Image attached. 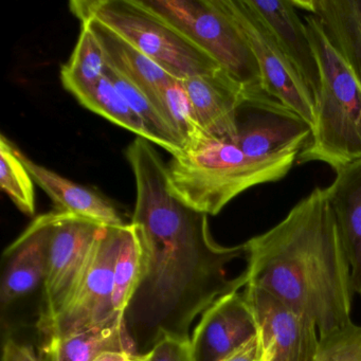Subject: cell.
<instances>
[{"label":"cell","mask_w":361,"mask_h":361,"mask_svg":"<svg viewBox=\"0 0 361 361\" xmlns=\"http://www.w3.org/2000/svg\"><path fill=\"white\" fill-rule=\"evenodd\" d=\"M45 352L51 361H96L103 355L111 353L139 356L135 342L126 329L124 314L105 324L64 339L47 342Z\"/></svg>","instance_id":"20"},{"label":"cell","mask_w":361,"mask_h":361,"mask_svg":"<svg viewBox=\"0 0 361 361\" xmlns=\"http://www.w3.org/2000/svg\"><path fill=\"white\" fill-rule=\"evenodd\" d=\"M35 180L20 159V149L5 136L0 137V188L28 216L35 215Z\"/></svg>","instance_id":"25"},{"label":"cell","mask_w":361,"mask_h":361,"mask_svg":"<svg viewBox=\"0 0 361 361\" xmlns=\"http://www.w3.org/2000/svg\"><path fill=\"white\" fill-rule=\"evenodd\" d=\"M316 361H361V326L352 322L321 337Z\"/></svg>","instance_id":"27"},{"label":"cell","mask_w":361,"mask_h":361,"mask_svg":"<svg viewBox=\"0 0 361 361\" xmlns=\"http://www.w3.org/2000/svg\"><path fill=\"white\" fill-rule=\"evenodd\" d=\"M143 361H145V359H143Z\"/></svg>","instance_id":"33"},{"label":"cell","mask_w":361,"mask_h":361,"mask_svg":"<svg viewBox=\"0 0 361 361\" xmlns=\"http://www.w3.org/2000/svg\"><path fill=\"white\" fill-rule=\"evenodd\" d=\"M139 1L214 59L247 92H264L252 49L221 0Z\"/></svg>","instance_id":"6"},{"label":"cell","mask_w":361,"mask_h":361,"mask_svg":"<svg viewBox=\"0 0 361 361\" xmlns=\"http://www.w3.org/2000/svg\"><path fill=\"white\" fill-rule=\"evenodd\" d=\"M141 270V245L134 224L122 230L121 245L114 270L113 305L124 314L138 284Z\"/></svg>","instance_id":"26"},{"label":"cell","mask_w":361,"mask_h":361,"mask_svg":"<svg viewBox=\"0 0 361 361\" xmlns=\"http://www.w3.org/2000/svg\"><path fill=\"white\" fill-rule=\"evenodd\" d=\"M145 361H193L190 340L166 338L145 355Z\"/></svg>","instance_id":"28"},{"label":"cell","mask_w":361,"mask_h":361,"mask_svg":"<svg viewBox=\"0 0 361 361\" xmlns=\"http://www.w3.org/2000/svg\"><path fill=\"white\" fill-rule=\"evenodd\" d=\"M259 334L244 293L224 295L200 317L190 338L193 361H221Z\"/></svg>","instance_id":"13"},{"label":"cell","mask_w":361,"mask_h":361,"mask_svg":"<svg viewBox=\"0 0 361 361\" xmlns=\"http://www.w3.org/2000/svg\"><path fill=\"white\" fill-rule=\"evenodd\" d=\"M143 357L123 354V353H111V354L103 355L102 357L97 359L96 361H140Z\"/></svg>","instance_id":"31"},{"label":"cell","mask_w":361,"mask_h":361,"mask_svg":"<svg viewBox=\"0 0 361 361\" xmlns=\"http://www.w3.org/2000/svg\"><path fill=\"white\" fill-rule=\"evenodd\" d=\"M324 190L350 264L353 290L361 295V160L337 171Z\"/></svg>","instance_id":"17"},{"label":"cell","mask_w":361,"mask_h":361,"mask_svg":"<svg viewBox=\"0 0 361 361\" xmlns=\"http://www.w3.org/2000/svg\"><path fill=\"white\" fill-rule=\"evenodd\" d=\"M104 226L56 210L37 327L43 333L81 283Z\"/></svg>","instance_id":"8"},{"label":"cell","mask_w":361,"mask_h":361,"mask_svg":"<svg viewBox=\"0 0 361 361\" xmlns=\"http://www.w3.org/2000/svg\"><path fill=\"white\" fill-rule=\"evenodd\" d=\"M73 97L79 101L80 104L92 113L98 114L120 128L134 133L139 138L156 145L155 136L149 132L106 75L90 90Z\"/></svg>","instance_id":"22"},{"label":"cell","mask_w":361,"mask_h":361,"mask_svg":"<svg viewBox=\"0 0 361 361\" xmlns=\"http://www.w3.org/2000/svg\"><path fill=\"white\" fill-rule=\"evenodd\" d=\"M80 22L85 23L92 29L104 50L107 63L140 88L161 113L160 94L176 78L102 23L94 18Z\"/></svg>","instance_id":"18"},{"label":"cell","mask_w":361,"mask_h":361,"mask_svg":"<svg viewBox=\"0 0 361 361\" xmlns=\"http://www.w3.org/2000/svg\"><path fill=\"white\" fill-rule=\"evenodd\" d=\"M257 59L264 92L297 113L312 128L316 122V102L271 31L253 11L247 0H221Z\"/></svg>","instance_id":"9"},{"label":"cell","mask_w":361,"mask_h":361,"mask_svg":"<svg viewBox=\"0 0 361 361\" xmlns=\"http://www.w3.org/2000/svg\"><path fill=\"white\" fill-rule=\"evenodd\" d=\"M136 183L132 224L141 245V270L124 312L139 356L166 338L190 340L195 321L229 293L248 284L246 269L231 278L230 264L245 259V245L213 238L209 215L172 193L166 164L153 143L136 137L126 149Z\"/></svg>","instance_id":"1"},{"label":"cell","mask_w":361,"mask_h":361,"mask_svg":"<svg viewBox=\"0 0 361 361\" xmlns=\"http://www.w3.org/2000/svg\"><path fill=\"white\" fill-rule=\"evenodd\" d=\"M143 359H145V357H143V358H142V359H141V360H140V361H143Z\"/></svg>","instance_id":"32"},{"label":"cell","mask_w":361,"mask_h":361,"mask_svg":"<svg viewBox=\"0 0 361 361\" xmlns=\"http://www.w3.org/2000/svg\"><path fill=\"white\" fill-rule=\"evenodd\" d=\"M319 71L316 122L298 164L319 161L337 172L361 160V84L314 16H304Z\"/></svg>","instance_id":"4"},{"label":"cell","mask_w":361,"mask_h":361,"mask_svg":"<svg viewBox=\"0 0 361 361\" xmlns=\"http://www.w3.org/2000/svg\"><path fill=\"white\" fill-rule=\"evenodd\" d=\"M299 154L251 158L238 145L211 137L197 149L172 156L166 164L169 185L183 204L217 215L246 190L284 178Z\"/></svg>","instance_id":"3"},{"label":"cell","mask_w":361,"mask_h":361,"mask_svg":"<svg viewBox=\"0 0 361 361\" xmlns=\"http://www.w3.org/2000/svg\"><path fill=\"white\" fill-rule=\"evenodd\" d=\"M3 361H41L29 346L8 338L4 343Z\"/></svg>","instance_id":"30"},{"label":"cell","mask_w":361,"mask_h":361,"mask_svg":"<svg viewBox=\"0 0 361 361\" xmlns=\"http://www.w3.org/2000/svg\"><path fill=\"white\" fill-rule=\"evenodd\" d=\"M312 133L303 118L265 92H247L238 109L236 145L251 158L300 153Z\"/></svg>","instance_id":"10"},{"label":"cell","mask_w":361,"mask_h":361,"mask_svg":"<svg viewBox=\"0 0 361 361\" xmlns=\"http://www.w3.org/2000/svg\"><path fill=\"white\" fill-rule=\"evenodd\" d=\"M314 16L361 84V0H293Z\"/></svg>","instance_id":"19"},{"label":"cell","mask_w":361,"mask_h":361,"mask_svg":"<svg viewBox=\"0 0 361 361\" xmlns=\"http://www.w3.org/2000/svg\"><path fill=\"white\" fill-rule=\"evenodd\" d=\"M162 115L183 145V152L197 149L210 135L200 126L181 80L174 79L160 94Z\"/></svg>","instance_id":"24"},{"label":"cell","mask_w":361,"mask_h":361,"mask_svg":"<svg viewBox=\"0 0 361 361\" xmlns=\"http://www.w3.org/2000/svg\"><path fill=\"white\" fill-rule=\"evenodd\" d=\"M253 11L271 31L276 43L299 73L314 102L320 90V71L316 54L293 0H247Z\"/></svg>","instance_id":"15"},{"label":"cell","mask_w":361,"mask_h":361,"mask_svg":"<svg viewBox=\"0 0 361 361\" xmlns=\"http://www.w3.org/2000/svg\"><path fill=\"white\" fill-rule=\"evenodd\" d=\"M181 82L202 128L213 138L236 145L238 111L246 87L223 67Z\"/></svg>","instance_id":"14"},{"label":"cell","mask_w":361,"mask_h":361,"mask_svg":"<svg viewBox=\"0 0 361 361\" xmlns=\"http://www.w3.org/2000/svg\"><path fill=\"white\" fill-rule=\"evenodd\" d=\"M123 227L103 228L77 290L43 331L47 342L105 324L121 314L111 299Z\"/></svg>","instance_id":"7"},{"label":"cell","mask_w":361,"mask_h":361,"mask_svg":"<svg viewBox=\"0 0 361 361\" xmlns=\"http://www.w3.org/2000/svg\"><path fill=\"white\" fill-rule=\"evenodd\" d=\"M107 60L94 33L81 23V33L73 54L61 69V81L73 96L90 90L105 75Z\"/></svg>","instance_id":"21"},{"label":"cell","mask_w":361,"mask_h":361,"mask_svg":"<svg viewBox=\"0 0 361 361\" xmlns=\"http://www.w3.org/2000/svg\"><path fill=\"white\" fill-rule=\"evenodd\" d=\"M71 11L80 20L102 23L178 80L221 67L139 0H73Z\"/></svg>","instance_id":"5"},{"label":"cell","mask_w":361,"mask_h":361,"mask_svg":"<svg viewBox=\"0 0 361 361\" xmlns=\"http://www.w3.org/2000/svg\"><path fill=\"white\" fill-rule=\"evenodd\" d=\"M221 361H265L263 341L259 333L236 348Z\"/></svg>","instance_id":"29"},{"label":"cell","mask_w":361,"mask_h":361,"mask_svg":"<svg viewBox=\"0 0 361 361\" xmlns=\"http://www.w3.org/2000/svg\"><path fill=\"white\" fill-rule=\"evenodd\" d=\"M244 245L248 284L314 322L320 338L353 322L350 264L324 189Z\"/></svg>","instance_id":"2"},{"label":"cell","mask_w":361,"mask_h":361,"mask_svg":"<svg viewBox=\"0 0 361 361\" xmlns=\"http://www.w3.org/2000/svg\"><path fill=\"white\" fill-rule=\"evenodd\" d=\"M105 75L113 82L133 111L155 136L156 145H159L172 156L183 153V143L151 99L109 63Z\"/></svg>","instance_id":"23"},{"label":"cell","mask_w":361,"mask_h":361,"mask_svg":"<svg viewBox=\"0 0 361 361\" xmlns=\"http://www.w3.org/2000/svg\"><path fill=\"white\" fill-rule=\"evenodd\" d=\"M56 219V211L39 215L6 249L0 282L1 310L44 286Z\"/></svg>","instance_id":"12"},{"label":"cell","mask_w":361,"mask_h":361,"mask_svg":"<svg viewBox=\"0 0 361 361\" xmlns=\"http://www.w3.org/2000/svg\"><path fill=\"white\" fill-rule=\"evenodd\" d=\"M20 156L35 183L51 198L60 212L78 215L104 227L128 225L120 211L104 196L37 164L20 151Z\"/></svg>","instance_id":"16"},{"label":"cell","mask_w":361,"mask_h":361,"mask_svg":"<svg viewBox=\"0 0 361 361\" xmlns=\"http://www.w3.org/2000/svg\"><path fill=\"white\" fill-rule=\"evenodd\" d=\"M243 293L257 318L265 361H316L320 336L314 322L252 285Z\"/></svg>","instance_id":"11"}]
</instances>
